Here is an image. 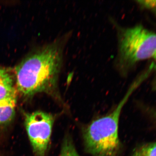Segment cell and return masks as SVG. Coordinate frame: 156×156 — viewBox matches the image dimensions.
Returning a JSON list of instances; mask_svg holds the SVG:
<instances>
[{
    "instance_id": "obj_11",
    "label": "cell",
    "mask_w": 156,
    "mask_h": 156,
    "mask_svg": "<svg viewBox=\"0 0 156 156\" xmlns=\"http://www.w3.org/2000/svg\"><path fill=\"white\" fill-rule=\"evenodd\" d=\"M154 57H155V58L156 62V53Z\"/></svg>"
},
{
    "instance_id": "obj_6",
    "label": "cell",
    "mask_w": 156,
    "mask_h": 156,
    "mask_svg": "<svg viewBox=\"0 0 156 156\" xmlns=\"http://www.w3.org/2000/svg\"><path fill=\"white\" fill-rule=\"evenodd\" d=\"M17 94L13 78L9 71L0 66V100Z\"/></svg>"
},
{
    "instance_id": "obj_1",
    "label": "cell",
    "mask_w": 156,
    "mask_h": 156,
    "mask_svg": "<svg viewBox=\"0 0 156 156\" xmlns=\"http://www.w3.org/2000/svg\"><path fill=\"white\" fill-rule=\"evenodd\" d=\"M66 34L55 41L30 53L15 67L17 91L25 98L37 93L50 95L62 105L59 89V76L64 62V51L69 40Z\"/></svg>"
},
{
    "instance_id": "obj_10",
    "label": "cell",
    "mask_w": 156,
    "mask_h": 156,
    "mask_svg": "<svg viewBox=\"0 0 156 156\" xmlns=\"http://www.w3.org/2000/svg\"><path fill=\"white\" fill-rule=\"evenodd\" d=\"M151 114L156 120V110L152 111Z\"/></svg>"
},
{
    "instance_id": "obj_2",
    "label": "cell",
    "mask_w": 156,
    "mask_h": 156,
    "mask_svg": "<svg viewBox=\"0 0 156 156\" xmlns=\"http://www.w3.org/2000/svg\"><path fill=\"white\" fill-rule=\"evenodd\" d=\"M116 31L118 51L115 66L120 75L126 77L138 62L154 56L156 34L141 25L121 26L112 20Z\"/></svg>"
},
{
    "instance_id": "obj_9",
    "label": "cell",
    "mask_w": 156,
    "mask_h": 156,
    "mask_svg": "<svg viewBox=\"0 0 156 156\" xmlns=\"http://www.w3.org/2000/svg\"><path fill=\"white\" fill-rule=\"evenodd\" d=\"M136 2L140 7L149 10L156 15V1H138Z\"/></svg>"
},
{
    "instance_id": "obj_4",
    "label": "cell",
    "mask_w": 156,
    "mask_h": 156,
    "mask_svg": "<svg viewBox=\"0 0 156 156\" xmlns=\"http://www.w3.org/2000/svg\"><path fill=\"white\" fill-rule=\"evenodd\" d=\"M23 116L26 130L34 156H46L56 117L41 111L24 112Z\"/></svg>"
},
{
    "instance_id": "obj_5",
    "label": "cell",
    "mask_w": 156,
    "mask_h": 156,
    "mask_svg": "<svg viewBox=\"0 0 156 156\" xmlns=\"http://www.w3.org/2000/svg\"><path fill=\"white\" fill-rule=\"evenodd\" d=\"M17 102V94L0 100V128L8 126L14 119Z\"/></svg>"
},
{
    "instance_id": "obj_8",
    "label": "cell",
    "mask_w": 156,
    "mask_h": 156,
    "mask_svg": "<svg viewBox=\"0 0 156 156\" xmlns=\"http://www.w3.org/2000/svg\"><path fill=\"white\" fill-rule=\"evenodd\" d=\"M131 156H156V141L140 146L134 150Z\"/></svg>"
},
{
    "instance_id": "obj_7",
    "label": "cell",
    "mask_w": 156,
    "mask_h": 156,
    "mask_svg": "<svg viewBox=\"0 0 156 156\" xmlns=\"http://www.w3.org/2000/svg\"><path fill=\"white\" fill-rule=\"evenodd\" d=\"M59 156H81L78 152L71 136L67 133L65 135Z\"/></svg>"
},
{
    "instance_id": "obj_3",
    "label": "cell",
    "mask_w": 156,
    "mask_h": 156,
    "mask_svg": "<svg viewBox=\"0 0 156 156\" xmlns=\"http://www.w3.org/2000/svg\"><path fill=\"white\" fill-rule=\"evenodd\" d=\"M135 87L132 86L119 104L111 112L93 120L83 131L84 147L92 156H118L122 150L119 137L121 114Z\"/></svg>"
}]
</instances>
